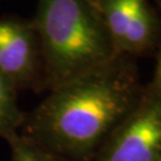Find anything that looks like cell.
Instances as JSON below:
<instances>
[{
	"mask_svg": "<svg viewBox=\"0 0 161 161\" xmlns=\"http://www.w3.org/2000/svg\"><path fill=\"white\" fill-rule=\"evenodd\" d=\"M143 90L135 58L118 56L106 67L49 91L25 112L19 132L69 161H93Z\"/></svg>",
	"mask_w": 161,
	"mask_h": 161,
	"instance_id": "cell-1",
	"label": "cell"
},
{
	"mask_svg": "<svg viewBox=\"0 0 161 161\" xmlns=\"http://www.w3.org/2000/svg\"><path fill=\"white\" fill-rule=\"evenodd\" d=\"M32 23L48 92L118 58L94 0H38Z\"/></svg>",
	"mask_w": 161,
	"mask_h": 161,
	"instance_id": "cell-2",
	"label": "cell"
},
{
	"mask_svg": "<svg viewBox=\"0 0 161 161\" xmlns=\"http://www.w3.org/2000/svg\"><path fill=\"white\" fill-rule=\"evenodd\" d=\"M93 161H161V96L144 85L136 106L110 134Z\"/></svg>",
	"mask_w": 161,
	"mask_h": 161,
	"instance_id": "cell-3",
	"label": "cell"
},
{
	"mask_svg": "<svg viewBox=\"0 0 161 161\" xmlns=\"http://www.w3.org/2000/svg\"><path fill=\"white\" fill-rule=\"evenodd\" d=\"M118 56L136 58L154 52L161 18L149 0H94Z\"/></svg>",
	"mask_w": 161,
	"mask_h": 161,
	"instance_id": "cell-4",
	"label": "cell"
},
{
	"mask_svg": "<svg viewBox=\"0 0 161 161\" xmlns=\"http://www.w3.org/2000/svg\"><path fill=\"white\" fill-rule=\"evenodd\" d=\"M0 73L20 91H46L38 35L31 20L0 17Z\"/></svg>",
	"mask_w": 161,
	"mask_h": 161,
	"instance_id": "cell-5",
	"label": "cell"
},
{
	"mask_svg": "<svg viewBox=\"0 0 161 161\" xmlns=\"http://www.w3.org/2000/svg\"><path fill=\"white\" fill-rule=\"evenodd\" d=\"M17 98L18 91L0 73V137L5 141L19 132L25 119Z\"/></svg>",
	"mask_w": 161,
	"mask_h": 161,
	"instance_id": "cell-6",
	"label": "cell"
},
{
	"mask_svg": "<svg viewBox=\"0 0 161 161\" xmlns=\"http://www.w3.org/2000/svg\"><path fill=\"white\" fill-rule=\"evenodd\" d=\"M10 147V161H69L50 152L20 132L6 140Z\"/></svg>",
	"mask_w": 161,
	"mask_h": 161,
	"instance_id": "cell-7",
	"label": "cell"
},
{
	"mask_svg": "<svg viewBox=\"0 0 161 161\" xmlns=\"http://www.w3.org/2000/svg\"><path fill=\"white\" fill-rule=\"evenodd\" d=\"M159 4L161 6V0H159ZM149 90L156 94L161 96V40L158 47V56H156L155 68H154V73H153V78L152 80L146 85Z\"/></svg>",
	"mask_w": 161,
	"mask_h": 161,
	"instance_id": "cell-8",
	"label": "cell"
}]
</instances>
